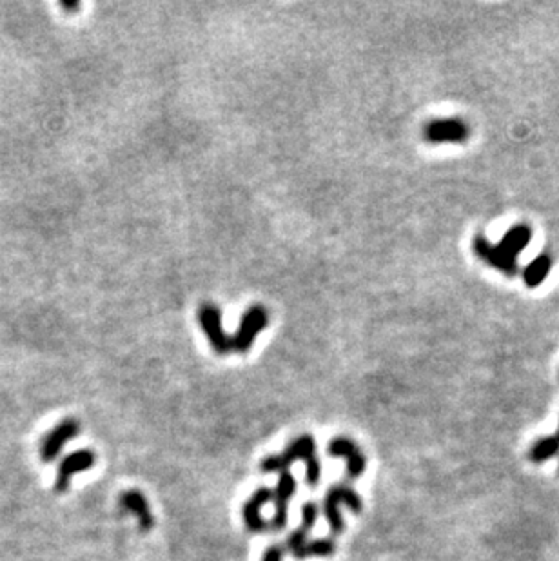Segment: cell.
<instances>
[{
    "label": "cell",
    "mask_w": 559,
    "mask_h": 561,
    "mask_svg": "<svg viewBox=\"0 0 559 561\" xmlns=\"http://www.w3.org/2000/svg\"><path fill=\"white\" fill-rule=\"evenodd\" d=\"M271 499H273V491L271 489H266V487H261V489H258L254 494H251V498L245 502L244 505V511H242V516H244V523L245 527H247V531L251 532H264L266 531L269 525H267V521L264 520V516H261V509L266 507V503H269Z\"/></svg>",
    "instance_id": "11"
},
{
    "label": "cell",
    "mask_w": 559,
    "mask_h": 561,
    "mask_svg": "<svg viewBox=\"0 0 559 561\" xmlns=\"http://www.w3.org/2000/svg\"><path fill=\"white\" fill-rule=\"evenodd\" d=\"M341 505L351 509L354 514L361 512V498L354 489L349 485H336L325 494L323 499V514L327 520L329 528L334 536L344 532V518H341Z\"/></svg>",
    "instance_id": "2"
},
{
    "label": "cell",
    "mask_w": 559,
    "mask_h": 561,
    "mask_svg": "<svg viewBox=\"0 0 559 561\" xmlns=\"http://www.w3.org/2000/svg\"><path fill=\"white\" fill-rule=\"evenodd\" d=\"M532 240V229L526 224H516L503 234L502 242L497 246L502 247L507 254L518 258V254H521L525 251V247L531 244Z\"/></svg>",
    "instance_id": "13"
},
{
    "label": "cell",
    "mask_w": 559,
    "mask_h": 561,
    "mask_svg": "<svg viewBox=\"0 0 559 561\" xmlns=\"http://www.w3.org/2000/svg\"><path fill=\"white\" fill-rule=\"evenodd\" d=\"M267 324H269V314H267V311L261 305H253L251 309H247L245 314L242 316L240 327L231 336L232 353H247L253 347L258 333H260L261 329H266Z\"/></svg>",
    "instance_id": "3"
},
{
    "label": "cell",
    "mask_w": 559,
    "mask_h": 561,
    "mask_svg": "<svg viewBox=\"0 0 559 561\" xmlns=\"http://www.w3.org/2000/svg\"><path fill=\"white\" fill-rule=\"evenodd\" d=\"M302 460L305 463V482L309 487H316L322 478V465L316 456V441L311 434H302L290 441L282 454H271L261 462L264 472H287L294 462Z\"/></svg>",
    "instance_id": "1"
},
{
    "label": "cell",
    "mask_w": 559,
    "mask_h": 561,
    "mask_svg": "<svg viewBox=\"0 0 559 561\" xmlns=\"http://www.w3.org/2000/svg\"><path fill=\"white\" fill-rule=\"evenodd\" d=\"M79 431H80L79 421L71 420V418L69 420H64L60 425H57V427L44 438V441H42V449H40L42 460H44V462H53L55 458L58 456V453L62 450L64 445H66L69 440H73V438L79 434Z\"/></svg>",
    "instance_id": "9"
},
{
    "label": "cell",
    "mask_w": 559,
    "mask_h": 561,
    "mask_svg": "<svg viewBox=\"0 0 559 561\" xmlns=\"http://www.w3.org/2000/svg\"><path fill=\"white\" fill-rule=\"evenodd\" d=\"M470 137L468 125L461 118H444V120H432L423 129V138L431 144H461Z\"/></svg>",
    "instance_id": "6"
},
{
    "label": "cell",
    "mask_w": 559,
    "mask_h": 561,
    "mask_svg": "<svg viewBox=\"0 0 559 561\" xmlns=\"http://www.w3.org/2000/svg\"><path fill=\"white\" fill-rule=\"evenodd\" d=\"M296 492V480L290 472H282L278 478L276 489L273 491L274 502V516L271 520V531H283L287 525V516H289V502Z\"/></svg>",
    "instance_id": "7"
},
{
    "label": "cell",
    "mask_w": 559,
    "mask_h": 561,
    "mask_svg": "<svg viewBox=\"0 0 559 561\" xmlns=\"http://www.w3.org/2000/svg\"><path fill=\"white\" fill-rule=\"evenodd\" d=\"M329 456L332 458H345L347 462V476L351 480L360 478L361 474L367 469V460H365L363 453L360 450L356 443L349 438H334L329 443Z\"/></svg>",
    "instance_id": "8"
},
{
    "label": "cell",
    "mask_w": 559,
    "mask_h": 561,
    "mask_svg": "<svg viewBox=\"0 0 559 561\" xmlns=\"http://www.w3.org/2000/svg\"><path fill=\"white\" fill-rule=\"evenodd\" d=\"M283 549L280 545H271L264 550V556H261V561H283Z\"/></svg>",
    "instance_id": "18"
},
{
    "label": "cell",
    "mask_w": 559,
    "mask_h": 561,
    "mask_svg": "<svg viewBox=\"0 0 559 561\" xmlns=\"http://www.w3.org/2000/svg\"><path fill=\"white\" fill-rule=\"evenodd\" d=\"M473 249L476 253V256L480 260H483L485 264H489L490 267L497 269L499 273H503L505 276H516L519 271L518 260L510 254H507L496 244H490L483 234H478L473 240Z\"/></svg>",
    "instance_id": "5"
},
{
    "label": "cell",
    "mask_w": 559,
    "mask_h": 561,
    "mask_svg": "<svg viewBox=\"0 0 559 561\" xmlns=\"http://www.w3.org/2000/svg\"><path fill=\"white\" fill-rule=\"evenodd\" d=\"M552 269V256L547 253H541L532 260L529 266L523 269V282H525L526 287L531 289H536V287L541 285L547 276L550 275Z\"/></svg>",
    "instance_id": "14"
},
{
    "label": "cell",
    "mask_w": 559,
    "mask_h": 561,
    "mask_svg": "<svg viewBox=\"0 0 559 561\" xmlns=\"http://www.w3.org/2000/svg\"><path fill=\"white\" fill-rule=\"evenodd\" d=\"M198 322L203 334L208 336L209 344L218 354L232 353L231 336L224 331L222 325V312L215 304H203L198 311Z\"/></svg>",
    "instance_id": "4"
},
{
    "label": "cell",
    "mask_w": 559,
    "mask_h": 561,
    "mask_svg": "<svg viewBox=\"0 0 559 561\" xmlns=\"http://www.w3.org/2000/svg\"><path fill=\"white\" fill-rule=\"evenodd\" d=\"M559 453V431L555 433V436L543 438L531 449V460L536 463L547 462L550 458H554Z\"/></svg>",
    "instance_id": "15"
},
{
    "label": "cell",
    "mask_w": 559,
    "mask_h": 561,
    "mask_svg": "<svg viewBox=\"0 0 559 561\" xmlns=\"http://www.w3.org/2000/svg\"><path fill=\"white\" fill-rule=\"evenodd\" d=\"M95 465V453L89 449L77 450V453L69 454L62 460V463L58 465L57 472V491L64 492L69 487V480L73 474L84 472L89 470Z\"/></svg>",
    "instance_id": "10"
},
{
    "label": "cell",
    "mask_w": 559,
    "mask_h": 561,
    "mask_svg": "<svg viewBox=\"0 0 559 561\" xmlns=\"http://www.w3.org/2000/svg\"><path fill=\"white\" fill-rule=\"evenodd\" d=\"M120 505L124 507V511L131 512L137 516L140 531L147 532L153 528V514H151L149 503L145 499V496L140 491H125L120 496Z\"/></svg>",
    "instance_id": "12"
},
{
    "label": "cell",
    "mask_w": 559,
    "mask_h": 561,
    "mask_svg": "<svg viewBox=\"0 0 559 561\" xmlns=\"http://www.w3.org/2000/svg\"><path fill=\"white\" fill-rule=\"evenodd\" d=\"M316 520H318V505L315 502L303 503L302 507V527H305L307 531L311 532L315 527Z\"/></svg>",
    "instance_id": "17"
},
{
    "label": "cell",
    "mask_w": 559,
    "mask_h": 561,
    "mask_svg": "<svg viewBox=\"0 0 559 561\" xmlns=\"http://www.w3.org/2000/svg\"><path fill=\"white\" fill-rule=\"evenodd\" d=\"M336 550V545L331 538H318V540L307 541L305 549L302 550L298 560H307V557H329Z\"/></svg>",
    "instance_id": "16"
}]
</instances>
